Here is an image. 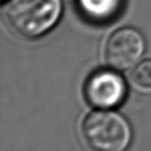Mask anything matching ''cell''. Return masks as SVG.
<instances>
[{"mask_svg": "<svg viewBox=\"0 0 151 151\" xmlns=\"http://www.w3.org/2000/svg\"><path fill=\"white\" fill-rule=\"evenodd\" d=\"M79 9L85 18L94 23H107L116 18L123 0H78Z\"/></svg>", "mask_w": 151, "mask_h": 151, "instance_id": "obj_5", "label": "cell"}, {"mask_svg": "<svg viewBox=\"0 0 151 151\" xmlns=\"http://www.w3.org/2000/svg\"><path fill=\"white\" fill-rule=\"evenodd\" d=\"M62 0H6L5 16L19 35L38 38L58 24L62 16Z\"/></svg>", "mask_w": 151, "mask_h": 151, "instance_id": "obj_1", "label": "cell"}, {"mask_svg": "<svg viewBox=\"0 0 151 151\" xmlns=\"http://www.w3.org/2000/svg\"><path fill=\"white\" fill-rule=\"evenodd\" d=\"M127 85L119 73L99 68L89 75L84 84V96L91 107L103 110L117 108L125 101Z\"/></svg>", "mask_w": 151, "mask_h": 151, "instance_id": "obj_3", "label": "cell"}, {"mask_svg": "<svg viewBox=\"0 0 151 151\" xmlns=\"http://www.w3.org/2000/svg\"><path fill=\"white\" fill-rule=\"evenodd\" d=\"M130 79L139 88L151 89V59L137 63L130 73Z\"/></svg>", "mask_w": 151, "mask_h": 151, "instance_id": "obj_6", "label": "cell"}, {"mask_svg": "<svg viewBox=\"0 0 151 151\" xmlns=\"http://www.w3.org/2000/svg\"><path fill=\"white\" fill-rule=\"evenodd\" d=\"M82 134L91 151H126L132 140L129 122L113 110L99 109L87 114Z\"/></svg>", "mask_w": 151, "mask_h": 151, "instance_id": "obj_2", "label": "cell"}, {"mask_svg": "<svg viewBox=\"0 0 151 151\" xmlns=\"http://www.w3.org/2000/svg\"><path fill=\"white\" fill-rule=\"evenodd\" d=\"M145 48V38L138 29L122 27L109 36L106 42L105 57L111 67L125 70L138 63Z\"/></svg>", "mask_w": 151, "mask_h": 151, "instance_id": "obj_4", "label": "cell"}]
</instances>
